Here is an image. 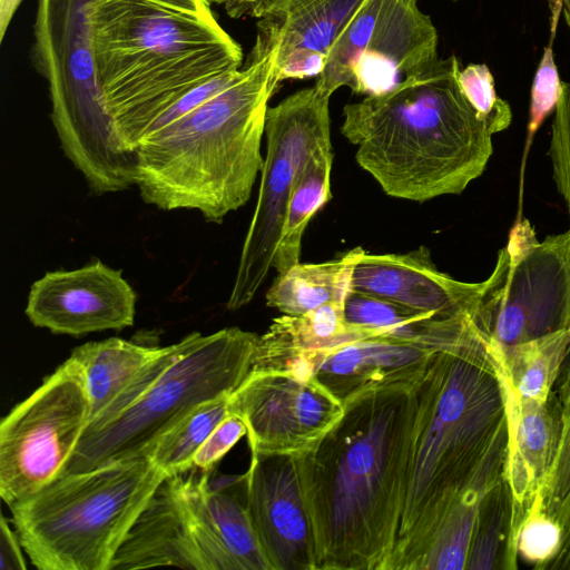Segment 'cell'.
<instances>
[{"mask_svg":"<svg viewBox=\"0 0 570 570\" xmlns=\"http://www.w3.org/2000/svg\"><path fill=\"white\" fill-rule=\"evenodd\" d=\"M505 397L487 342L470 323L431 356L414 385L405 492L390 570H420L435 532L475 484L500 478Z\"/></svg>","mask_w":570,"mask_h":570,"instance_id":"cell-1","label":"cell"},{"mask_svg":"<svg viewBox=\"0 0 570 570\" xmlns=\"http://www.w3.org/2000/svg\"><path fill=\"white\" fill-rule=\"evenodd\" d=\"M415 383L355 393L343 402L333 426L297 453L317 570H390L404 501Z\"/></svg>","mask_w":570,"mask_h":570,"instance_id":"cell-2","label":"cell"},{"mask_svg":"<svg viewBox=\"0 0 570 570\" xmlns=\"http://www.w3.org/2000/svg\"><path fill=\"white\" fill-rule=\"evenodd\" d=\"M89 18L97 86L132 150L174 102L243 65L209 0H96Z\"/></svg>","mask_w":570,"mask_h":570,"instance_id":"cell-3","label":"cell"},{"mask_svg":"<svg viewBox=\"0 0 570 570\" xmlns=\"http://www.w3.org/2000/svg\"><path fill=\"white\" fill-rule=\"evenodd\" d=\"M452 55L391 89L343 109L342 135L355 159L395 198L461 194L493 153V134L461 90Z\"/></svg>","mask_w":570,"mask_h":570,"instance_id":"cell-4","label":"cell"},{"mask_svg":"<svg viewBox=\"0 0 570 570\" xmlns=\"http://www.w3.org/2000/svg\"><path fill=\"white\" fill-rule=\"evenodd\" d=\"M277 47L256 37L237 77L189 114L135 147V185L161 210L196 209L224 217L250 198L261 153Z\"/></svg>","mask_w":570,"mask_h":570,"instance_id":"cell-5","label":"cell"},{"mask_svg":"<svg viewBox=\"0 0 570 570\" xmlns=\"http://www.w3.org/2000/svg\"><path fill=\"white\" fill-rule=\"evenodd\" d=\"M166 476L149 456L62 473L11 504V522L39 570H110L131 525Z\"/></svg>","mask_w":570,"mask_h":570,"instance_id":"cell-6","label":"cell"},{"mask_svg":"<svg viewBox=\"0 0 570 570\" xmlns=\"http://www.w3.org/2000/svg\"><path fill=\"white\" fill-rule=\"evenodd\" d=\"M95 1L38 0L30 58L48 83L65 156L102 195L135 185L136 158L97 86L89 18Z\"/></svg>","mask_w":570,"mask_h":570,"instance_id":"cell-7","label":"cell"},{"mask_svg":"<svg viewBox=\"0 0 570 570\" xmlns=\"http://www.w3.org/2000/svg\"><path fill=\"white\" fill-rule=\"evenodd\" d=\"M259 335L227 327L194 344L132 405L86 426L62 473L149 456L156 443L200 404L229 396L253 367ZM61 473V474H62Z\"/></svg>","mask_w":570,"mask_h":570,"instance_id":"cell-8","label":"cell"},{"mask_svg":"<svg viewBox=\"0 0 570 570\" xmlns=\"http://www.w3.org/2000/svg\"><path fill=\"white\" fill-rule=\"evenodd\" d=\"M470 321L494 347L570 330V228L540 242L530 222L519 219Z\"/></svg>","mask_w":570,"mask_h":570,"instance_id":"cell-9","label":"cell"},{"mask_svg":"<svg viewBox=\"0 0 570 570\" xmlns=\"http://www.w3.org/2000/svg\"><path fill=\"white\" fill-rule=\"evenodd\" d=\"M331 94L317 86L301 89L266 114V156L257 204L240 252L227 308L252 302L276 253L294 185L312 155L331 144Z\"/></svg>","mask_w":570,"mask_h":570,"instance_id":"cell-10","label":"cell"},{"mask_svg":"<svg viewBox=\"0 0 570 570\" xmlns=\"http://www.w3.org/2000/svg\"><path fill=\"white\" fill-rule=\"evenodd\" d=\"M81 365L60 364L0 423V495L7 505L58 478L90 421Z\"/></svg>","mask_w":570,"mask_h":570,"instance_id":"cell-11","label":"cell"},{"mask_svg":"<svg viewBox=\"0 0 570 570\" xmlns=\"http://www.w3.org/2000/svg\"><path fill=\"white\" fill-rule=\"evenodd\" d=\"M228 406L246 424L250 454L304 452L344 411L314 375L288 370H250Z\"/></svg>","mask_w":570,"mask_h":570,"instance_id":"cell-12","label":"cell"},{"mask_svg":"<svg viewBox=\"0 0 570 570\" xmlns=\"http://www.w3.org/2000/svg\"><path fill=\"white\" fill-rule=\"evenodd\" d=\"M246 500L271 570H317L315 532L297 454H250Z\"/></svg>","mask_w":570,"mask_h":570,"instance_id":"cell-13","label":"cell"},{"mask_svg":"<svg viewBox=\"0 0 570 570\" xmlns=\"http://www.w3.org/2000/svg\"><path fill=\"white\" fill-rule=\"evenodd\" d=\"M136 299L121 271L95 261L77 269L46 273L32 284L24 313L37 327L81 336L132 326Z\"/></svg>","mask_w":570,"mask_h":570,"instance_id":"cell-14","label":"cell"},{"mask_svg":"<svg viewBox=\"0 0 570 570\" xmlns=\"http://www.w3.org/2000/svg\"><path fill=\"white\" fill-rule=\"evenodd\" d=\"M470 321H451L440 332L422 338L374 336L327 352L304 353L313 375L342 403L355 393L392 384H413L433 353L461 333Z\"/></svg>","mask_w":570,"mask_h":570,"instance_id":"cell-15","label":"cell"},{"mask_svg":"<svg viewBox=\"0 0 570 570\" xmlns=\"http://www.w3.org/2000/svg\"><path fill=\"white\" fill-rule=\"evenodd\" d=\"M482 287L483 282H461L440 272L424 246L406 254L364 252L351 276V289L355 292L444 320H470Z\"/></svg>","mask_w":570,"mask_h":570,"instance_id":"cell-16","label":"cell"},{"mask_svg":"<svg viewBox=\"0 0 570 570\" xmlns=\"http://www.w3.org/2000/svg\"><path fill=\"white\" fill-rule=\"evenodd\" d=\"M438 40L419 0H382L351 89L366 96L382 94L428 69L439 59Z\"/></svg>","mask_w":570,"mask_h":570,"instance_id":"cell-17","label":"cell"},{"mask_svg":"<svg viewBox=\"0 0 570 570\" xmlns=\"http://www.w3.org/2000/svg\"><path fill=\"white\" fill-rule=\"evenodd\" d=\"M210 570L184 493V472L167 475L122 541L110 570L153 567Z\"/></svg>","mask_w":570,"mask_h":570,"instance_id":"cell-18","label":"cell"},{"mask_svg":"<svg viewBox=\"0 0 570 570\" xmlns=\"http://www.w3.org/2000/svg\"><path fill=\"white\" fill-rule=\"evenodd\" d=\"M499 370V367H498ZM505 397L508 444L504 478L513 499V528L519 530L534 509L559 443V411L553 391L546 402L519 396L499 370Z\"/></svg>","mask_w":570,"mask_h":570,"instance_id":"cell-19","label":"cell"},{"mask_svg":"<svg viewBox=\"0 0 570 570\" xmlns=\"http://www.w3.org/2000/svg\"><path fill=\"white\" fill-rule=\"evenodd\" d=\"M214 470L185 471V492L235 570H271L246 500V473L214 478Z\"/></svg>","mask_w":570,"mask_h":570,"instance_id":"cell-20","label":"cell"},{"mask_svg":"<svg viewBox=\"0 0 570 570\" xmlns=\"http://www.w3.org/2000/svg\"><path fill=\"white\" fill-rule=\"evenodd\" d=\"M365 0H261L250 11L257 36L277 47L275 65L306 49L327 56L351 17Z\"/></svg>","mask_w":570,"mask_h":570,"instance_id":"cell-21","label":"cell"},{"mask_svg":"<svg viewBox=\"0 0 570 570\" xmlns=\"http://www.w3.org/2000/svg\"><path fill=\"white\" fill-rule=\"evenodd\" d=\"M344 302H330L302 315H283L259 336L252 370H277L304 353L327 352L358 340L382 336L348 324Z\"/></svg>","mask_w":570,"mask_h":570,"instance_id":"cell-22","label":"cell"},{"mask_svg":"<svg viewBox=\"0 0 570 570\" xmlns=\"http://www.w3.org/2000/svg\"><path fill=\"white\" fill-rule=\"evenodd\" d=\"M365 250L355 247L324 263H297L278 274L266 304L285 315H302L330 302H344L353 268Z\"/></svg>","mask_w":570,"mask_h":570,"instance_id":"cell-23","label":"cell"},{"mask_svg":"<svg viewBox=\"0 0 570 570\" xmlns=\"http://www.w3.org/2000/svg\"><path fill=\"white\" fill-rule=\"evenodd\" d=\"M488 347L505 382L519 396L546 402L570 360V330L507 347Z\"/></svg>","mask_w":570,"mask_h":570,"instance_id":"cell-24","label":"cell"},{"mask_svg":"<svg viewBox=\"0 0 570 570\" xmlns=\"http://www.w3.org/2000/svg\"><path fill=\"white\" fill-rule=\"evenodd\" d=\"M161 346L119 337L88 342L71 352L83 368L90 400V420L101 413L154 358Z\"/></svg>","mask_w":570,"mask_h":570,"instance_id":"cell-25","label":"cell"},{"mask_svg":"<svg viewBox=\"0 0 570 570\" xmlns=\"http://www.w3.org/2000/svg\"><path fill=\"white\" fill-rule=\"evenodd\" d=\"M518 556L513 499L503 474L480 501L465 570H515Z\"/></svg>","mask_w":570,"mask_h":570,"instance_id":"cell-26","label":"cell"},{"mask_svg":"<svg viewBox=\"0 0 570 570\" xmlns=\"http://www.w3.org/2000/svg\"><path fill=\"white\" fill-rule=\"evenodd\" d=\"M332 144L317 149L303 167L291 194L273 261L278 274L299 263L304 232L314 214L331 198Z\"/></svg>","mask_w":570,"mask_h":570,"instance_id":"cell-27","label":"cell"},{"mask_svg":"<svg viewBox=\"0 0 570 570\" xmlns=\"http://www.w3.org/2000/svg\"><path fill=\"white\" fill-rule=\"evenodd\" d=\"M345 321L382 336L422 338L443 327L445 320L376 296L350 289L344 304Z\"/></svg>","mask_w":570,"mask_h":570,"instance_id":"cell-28","label":"cell"},{"mask_svg":"<svg viewBox=\"0 0 570 570\" xmlns=\"http://www.w3.org/2000/svg\"><path fill=\"white\" fill-rule=\"evenodd\" d=\"M229 396L200 404L168 431L151 450L149 458L153 462L167 475L191 469L198 449L230 413Z\"/></svg>","mask_w":570,"mask_h":570,"instance_id":"cell-29","label":"cell"},{"mask_svg":"<svg viewBox=\"0 0 570 570\" xmlns=\"http://www.w3.org/2000/svg\"><path fill=\"white\" fill-rule=\"evenodd\" d=\"M553 394L559 411V443L532 511L542 512L562 529L570 519V360L553 389Z\"/></svg>","mask_w":570,"mask_h":570,"instance_id":"cell-30","label":"cell"},{"mask_svg":"<svg viewBox=\"0 0 570 570\" xmlns=\"http://www.w3.org/2000/svg\"><path fill=\"white\" fill-rule=\"evenodd\" d=\"M382 0H365L333 41L315 86L333 94L352 87L355 67L371 37Z\"/></svg>","mask_w":570,"mask_h":570,"instance_id":"cell-31","label":"cell"},{"mask_svg":"<svg viewBox=\"0 0 570 570\" xmlns=\"http://www.w3.org/2000/svg\"><path fill=\"white\" fill-rule=\"evenodd\" d=\"M458 81L465 98L493 135L510 126L511 107L498 96L493 76L487 65H468L460 70Z\"/></svg>","mask_w":570,"mask_h":570,"instance_id":"cell-32","label":"cell"},{"mask_svg":"<svg viewBox=\"0 0 570 570\" xmlns=\"http://www.w3.org/2000/svg\"><path fill=\"white\" fill-rule=\"evenodd\" d=\"M561 90L562 81L559 77L552 43L550 42L543 50L532 82L525 155L530 148L532 137L546 118L552 111L554 112Z\"/></svg>","mask_w":570,"mask_h":570,"instance_id":"cell-33","label":"cell"},{"mask_svg":"<svg viewBox=\"0 0 570 570\" xmlns=\"http://www.w3.org/2000/svg\"><path fill=\"white\" fill-rule=\"evenodd\" d=\"M551 128L548 155L552 163V176L570 217V81H562Z\"/></svg>","mask_w":570,"mask_h":570,"instance_id":"cell-34","label":"cell"},{"mask_svg":"<svg viewBox=\"0 0 570 570\" xmlns=\"http://www.w3.org/2000/svg\"><path fill=\"white\" fill-rule=\"evenodd\" d=\"M561 527L539 511H532L518 534V552L533 568L540 570L557 552Z\"/></svg>","mask_w":570,"mask_h":570,"instance_id":"cell-35","label":"cell"},{"mask_svg":"<svg viewBox=\"0 0 570 570\" xmlns=\"http://www.w3.org/2000/svg\"><path fill=\"white\" fill-rule=\"evenodd\" d=\"M247 434L244 421L229 413L210 433L193 459V468L210 471L223 456Z\"/></svg>","mask_w":570,"mask_h":570,"instance_id":"cell-36","label":"cell"},{"mask_svg":"<svg viewBox=\"0 0 570 570\" xmlns=\"http://www.w3.org/2000/svg\"><path fill=\"white\" fill-rule=\"evenodd\" d=\"M238 70L215 77L184 95L154 120L144 138L180 119L225 89L237 77Z\"/></svg>","mask_w":570,"mask_h":570,"instance_id":"cell-37","label":"cell"},{"mask_svg":"<svg viewBox=\"0 0 570 570\" xmlns=\"http://www.w3.org/2000/svg\"><path fill=\"white\" fill-rule=\"evenodd\" d=\"M326 56L312 50H297L274 65L273 83L275 87L286 79H304L320 76L325 66Z\"/></svg>","mask_w":570,"mask_h":570,"instance_id":"cell-38","label":"cell"},{"mask_svg":"<svg viewBox=\"0 0 570 570\" xmlns=\"http://www.w3.org/2000/svg\"><path fill=\"white\" fill-rule=\"evenodd\" d=\"M22 546L16 530L9 525V520L1 515L0 521V569L26 570L27 563L22 554Z\"/></svg>","mask_w":570,"mask_h":570,"instance_id":"cell-39","label":"cell"},{"mask_svg":"<svg viewBox=\"0 0 570 570\" xmlns=\"http://www.w3.org/2000/svg\"><path fill=\"white\" fill-rule=\"evenodd\" d=\"M540 570H570V519L562 528L557 552Z\"/></svg>","mask_w":570,"mask_h":570,"instance_id":"cell-40","label":"cell"},{"mask_svg":"<svg viewBox=\"0 0 570 570\" xmlns=\"http://www.w3.org/2000/svg\"><path fill=\"white\" fill-rule=\"evenodd\" d=\"M212 3L223 4L227 14L232 18L239 19L249 17L252 9L261 0H209Z\"/></svg>","mask_w":570,"mask_h":570,"instance_id":"cell-41","label":"cell"},{"mask_svg":"<svg viewBox=\"0 0 570 570\" xmlns=\"http://www.w3.org/2000/svg\"><path fill=\"white\" fill-rule=\"evenodd\" d=\"M22 0H0V41H3L9 24Z\"/></svg>","mask_w":570,"mask_h":570,"instance_id":"cell-42","label":"cell"},{"mask_svg":"<svg viewBox=\"0 0 570 570\" xmlns=\"http://www.w3.org/2000/svg\"><path fill=\"white\" fill-rule=\"evenodd\" d=\"M562 0H549L550 10H551V37H554L557 23L559 21V17L562 12L561 10Z\"/></svg>","mask_w":570,"mask_h":570,"instance_id":"cell-43","label":"cell"}]
</instances>
